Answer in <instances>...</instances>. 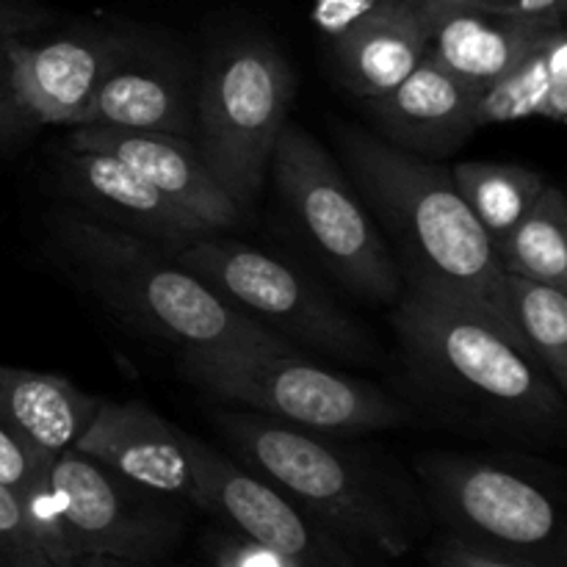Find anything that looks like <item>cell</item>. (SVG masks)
Wrapping results in <instances>:
<instances>
[{
    "instance_id": "cell-1",
    "label": "cell",
    "mask_w": 567,
    "mask_h": 567,
    "mask_svg": "<svg viewBox=\"0 0 567 567\" xmlns=\"http://www.w3.org/2000/svg\"><path fill=\"white\" fill-rule=\"evenodd\" d=\"M393 327L410 380L443 415L518 441L565 432V391L496 316L404 288Z\"/></svg>"
},
{
    "instance_id": "cell-2",
    "label": "cell",
    "mask_w": 567,
    "mask_h": 567,
    "mask_svg": "<svg viewBox=\"0 0 567 567\" xmlns=\"http://www.w3.org/2000/svg\"><path fill=\"white\" fill-rule=\"evenodd\" d=\"M336 136L377 230L391 241L404 288L485 310L509 330L496 247L449 169L354 125H338Z\"/></svg>"
},
{
    "instance_id": "cell-3",
    "label": "cell",
    "mask_w": 567,
    "mask_h": 567,
    "mask_svg": "<svg viewBox=\"0 0 567 567\" xmlns=\"http://www.w3.org/2000/svg\"><path fill=\"white\" fill-rule=\"evenodd\" d=\"M50 230L78 280L127 324L183 349L252 347L291 352V343L216 297L199 277L147 238L81 214H55Z\"/></svg>"
},
{
    "instance_id": "cell-4",
    "label": "cell",
    "mask_w": 567,
    "mask_h": 567,
    "mask_svg": "<svg viewBox=\"0 0 567 567\" xmlns=\"http://www.w3.org/2000/svg\"><path fill=\"white\" fill-rule=\"evenodd\" d=\"M221 435L275 485L288 502L385 557H404L415 543V524L360 463L308 430L255 413L219 410Z\"/></svg>"
},
{
    "instance_id": "cell-5",
    "label": "cell",
    "mask_w": 567,
    "mask_h": 567,
    "mask_svg": "<svg viewBox=\"0 0 567 567\" xmlns=\"http://www.w3.org/2000/svg\"><path fill=\"white\" fill-rule=\"evenodd\" d=\"M181 371L205 393L266 419L313 432L391 430L408 421L402 402L377 385L308 363L293 352L252 347L183 349Z\"/></svg>"
},
{
    "instance_id": "cell-6",
    "label": "cell",
    "mask_w": 567,
    "mask_h": 567,
    "mask_svg": "<svg viewBox=\"0 0 567 567\" xmlns=\"http://www.w3.org/2000/svg\"><path fill=\"white\" fill-rule=\"evenodd\" d=\"M291 70L266 39H236L210 55L194 94V144L221 192L247 208L293 100Z\"/></svg>"
},
{
    "instance_id": "cell-7",
    "label": "cell",
    "mask_w": 567,
    "mask_h": 567,
    "mask_svg": "<svg viewBox=\"0 0 567 567\" xmlns=\"http://www.w3.org/2000/svg\"><path fill=\"white\" fill-rule=\"evenodd\" d=\"M269 166L282 205L321 264L358 297L396 302L404 291L402 271L330 153L286 122Z\"/></svg>"
},
{
    "instance_id": "cell-8",
    "label": "cell",
    "mask_w": 567,
    "mask_h": 567,
    "mask_svg": "<svg viewBox=\"0 0 567 567\" xmlns=\"http://www.w3.org/2000/svg\"><path fill=\"white\" fill-rule=\"evenodd\" d=\"M172 258L199 277L216 297L282 341H297L313 352L358 363L377 358L369 332L316 282L275 255L210 233Z\"/></svg>"
},
{
    "instance_id": "cell-9",
    "label": "cell",
    "mask_w": 567,
    "mask_h": 567,
    "mask_svg": "<svg viewBox=\"0 0 567 567\" xmlns=\"http://www.w3.org/2000/svg\"><path fill=\"white\" fill-rule=\"evenodd\" d=\"M419 476L446 532L540 567H567L557 498L526 474L496 460L426 454Z\"/></svg>"
},
{
    "instance_id": "cell-10",
    "label": "cell",
    "mask_w": 567,
    "mask_h": 567,
    "mask_svg": "<svg viewBox=\"0 0 567 567\" xmlns=\"http://www.w3.org/2000/svg\"><path fill=\"white\" fill-rule=\"evenodd\" d=\"M50 482L75 559L153 563L177 537L175 518L153 502L155 493L75 449L50 457Z\"/></svg>"
},
{
    "instance_id": "cell-11",
    "label": "cell",
    "mask_w": 567,
    "mask_h": 567,
    "mask_svg": "<svg viewBox=\"0 0 567 567\" xmlns=\"http://www.w3.org/2000/svg\"><path fill=\"white\" fill-rule=\"evenodd\" d=\"M181 441L192 463V504L219 515L238 535L280 554L293 567H354L343 548L319 535L275 485L241 471L183 430Z\"/></svg>"
},
{
    "instance_id": "cell-12",
    "label": "cell",
    "mask_w": 567,
    "mask_h": 567,
    "mask_svg": "<svg viewBox=\"0 0 567 567\" xmlns=\"http://www.w3.org/2000/svg\"><path fill=\"white\" fill-rule=\"evenodd\" d=\"M133 37L122 33H70L33 44L22 37L3 39L14 86L37 125L72 127L105 78L122 64Z\"/></svg>"
},
{
    "instance_id": "cell-13",
    "label": "cell",
    "mask_w": 567,
    "mask_h": 567,
    "mask_svg": "<svg viewBox=\"0 0 567 567\" xmlns=\"http://www.w3.org/2000/svg\"><path fill=\"white\" fill-rule=\"evenodd\" d=\"M61 183L70 197L97 214L100 221L147 238L150 244L166 249L169 255L181 252L197 238L216 233L188 216L181 205L164 197L136 169L122 164L114 155L64 147L61 150Z\"/></svg>"
},
{
    "instance_id": "cell-14",
    "label": "cell",
    "mask_w": 567,
    "mask_h": 567,
    "mask_svg": "<svg viewBox=\"0 0 567 567\" xmlns=\"http://www.w3.org/2000/svg\"><path fill=\"white\" fill-rule=\"evenodd\" d=\"M66 147L114 155L122 164L136 169L164 197L181 205L188 216L216 233L233 227L241 216V208L221 192L205 166L199 147L188 136L78 125L72 127Z\"/></svg>"
},
{
    "instance_id": "cell-15",
    "label": "cell",
    "mask_w": 567,
    "mask_h": 567,
    "mask_svg": "<svg viewBox=\"0 0 567 567\" xmlns=\"http://www.w3.org/2000/svg\"><path fill=\"white\" fill-rule=\"evenodd\" d=\"M72 449L155 496H181L192 502V463L183 449L181 430L142 402H100L97 413Z\"/></svg>"
},
{
    "instance_id": "cell-16",
    "label": "cell",
    "mask_w": 567,
    "mask_h": 567,
    "mask_svg": "<svg viewBox=\"0 0 567 567\" xmlns=\"http://www.w3.org/2000/svg\"><path fill=\"white\" fill-rule=\"evenodd\" d=\"M474 100L476 86L460 81L426 53L396 86L365 100V111L388 144L421 158H437L480 131Z\"/></svg>"
},
{
    "instance_id": "cell-17",
    "label": "cell",
    "mask_w": 567,
    "mask_h": 567,
    "mask_svg": "<svg viewBox=\"0 0 567 567\" xmlns=\"http://www.w3.org/2000/svg\"><path fill=\"white\" fill-rule=\"evenodd\" d=\"M194 94L186 70L175 59L144 48L142 39H136L72 127L94 125L194 138Z\"/></svg>"
},
{
    "instance_id": "cell-18",
    "label": "cell",
    "mask_w": 567,
    "mask_h": 567,
    "mask_svg": "<svg viewBox=\"0 0 567 567\" xmlns=\"http://www.w3.org/2000/svg\"><path fill=\"white\" fill-rule=\"evenodd\" d=\"M557 25L565 22L518 20L435 0L426 53L460 81L482 89L518 64Z\"/></svg>"
},
{
    "instance_id": "cell-19",
    "label": "cell",
    "mask_w": 567,
    "mask_h": 567,
    "mask_svg": "<svg viewBox=\"0 0 567 567\" xmlns=\"http://www.w3.org/2000/svg\"><path fill=\"white\" fill-rule=\"evenodd\" d=\"M435 0H399L336 42L343 86L369 100L408 78L430 50Z\"/></svg>"
},
{
    "instance_id": "cell-20",
    "label": "cell",
    "mask_w": 567,
    "mask_h": 567,
    "mask_svg": "<svg viewBox=\"0 0 567 567\" xmlns=\"http://www.w3.org/2000/svg\"><path fill=\"white\" fill-rule=\"evenodd\" d=\"M100 399L48 371L0 365V424L25 449L59 454L75 446Z\"/></svg>"
},
{
    "instance_id": "cell-21",
    "label": "cell",
    "mask_w": 567,
    "mask_h": 567,
    "mask_svg": "<svg viewBox=\"0 0 567 567\" xmlns=\"http://www.w3.org/2000/svg\"><path fill=\"white\" fill-rule=\"evenodd\" d=\"M546 116L565 122L567 116V33L551 28L524 59L504 75L476 89V127Z\"/></svg>"
},
{
    "instance_id": "cell-22",
    "label": "cell",
    "mask_w": 567,
    "mask_h": 567,
    "mask_svg": "<svg viewBox=\"0 0 567 567\" xmlns=\"http://www.w3.org/2000/svg\"><path fill=\"white\" fill-rule=\"evenodd\" d=\"M498 282L509 330L559 391H567V291L509 271H502Z\"/></svg>"
},
{
    "instance_id": "cell-23",
    "label": "cell",
    "mask_w": 567,
    "mask_h": 567,
    "mask_svg": "<svg viewBox=\"0 0 567 567\" xmlns=\"http://www.w3.org/2000/svg\"><path fill=\"white\" fill-rule=\"evenodd\" d=\"M449 175L493 247H498L513 233V227L524 219L526 210L546 188V177L540 172L520 164L465 161L449 169Z\"/></svg>"
},
{
    "instance_id": "cell-24",
    "label": "cell",
    "mask_w": 567,
    "mask_h": 567,
    "mask_svg": "<svg viewBox=\"0 0 567 567\" xmlns=\"http://www.w3.org/2000/svg\"><path fill=\"white\" fill-rule=\"evenodd\" d=\"M498 266L509 275L567 291V203L557 186L540 192L524 219L496 247Z\"/></svg>"
},
{
    "instance_id": "cell-25",
    "label": "cell",
    "mask_w": 567,
    "mask_h": 567,
    "mask_svg": "<svg viewBox=\"0 0 567 567\" xmlns=\"http://www.w3.org/2000/svg\"><path fill=\"white\" fill-rule=\"evenodd\" d=\"M50 457L53 454H42L37 460L33 474L17 491V498H20L28 532H31L33 543L44 554V559L53 567H66L75 563V554H72L64 515H61L59 498H55L53 482H50Z\"/></svg>"
},
{
    "instance_id": "cell-26",
    "label": "cell",
    "mask_w": 567,
    "mask_h": 567,
    "mask_svg": "<svg viewBox=\"0 0 567 567\" xmlns=\"http://www.w3.org/2000/svg\"><path fill=\"white\" fill-rule=\"evenodd\" d=\"M0 567H53L28 532L20 498L0 482Z\"/></svg>"
},
{
    "instance_id": "cell-27",
    "label": "cell",
    "mask_w": 567,
    "mask_h": 567,
    "mask_svg": "<svg viewBox=\"0 0 567 567\" xmlns=\"http://www.w3.org/2000/svg\"><path fill=\"white\" fill-rule=\"evenodd\" d=\"M426 559H430L432 567H540L529 563V559L515 557V554L465 540V537L454 535V532H443L430 546Z\"/></svg>"
},
{
    "instance_id": "cell-28",
    "label": "cell",
    "mask_w": 567,
    "mask_h": 567,
    "mask_svg": "<svg viewBox=\"0 0 567 567\" xmlns=\"http://www.w3.org/2000/svg\"><path fill=\"white\" fill-rule=\"evenodd\" d=\"M399 0H313V22L330 39L343 37Z\"/></svg>"
},
{
    "instance_id": "cell-29",
    "label": "cell",
    "mask_w": 567,
    "mask_h": 567,
    "mask_svg": "<svg viewBox=\"0 0 567 567\" xmlns=\"http://www.w3.org/2000/svg\"><path fill=\"white\" fill-rule=\"evenodd\" d=\"M33 127L39 125L28 114L25 103L20 100V92L14 86V72H11V61L6 55L3 42H0V150L17 144Z\"/></svg>"
},
{
    "instance_id": "cell-30",
    "label": "cell",
    "mask_w": 567,
    "mask_h": 567,
    "mask_svg": "<svg viewBox=\"0 0 567 567\" xmlns=\"http://www.w3.org/2000/svg\"><path fill=\"white\" fill-rule=\"evenodd\" d=\"M446 3L468 6V9L487 11V14L543 22H565L567 9V0H446Z\"/></svg>"
},
{
    "instance_id": "cell-31",
    "label": "cell",
    "mask_w": 567,
    "mask_h": 567,
    "mask_svg": "<svg viewBox=\"0 0 567 567\" xmlns=\"http://www.w3.org/2000/svg\"><path fill=\"white\" fill-rule=\"evenodd\" d=\"M214 567H293L286 557L247 540V537H225L214 548Z\"/></svg>"
},
{
    "instance_id": "cell-32",
    "label": "cell",
    "mask_w": 567,
    "mask_h": 567,
    "mask_svg": "<svg viewBox=\"0 0 567 567\" xmlns=\"http://www.w3.org/2000/svg\"><path fill=\"white\" fill-rule=\"evenodd\" d=\"M42 457L39 452L22 446L3 424H0V482L9 485L11 491H20L28 482V476L33 474V465Z\"/></svg>"
},
{
    "instance_id": "cell-33",
    "label": "cell",
    "mask_w": 567,
    "mask_h": 567,
    "mask_svg": "<svg viewBox=\"0 0 567 567\" xmlns=\"http://www.w3.org/2000/svg\"><path fill=\"white\" fill-rule=\"evenodd\" d=\"M53 20L50 11L31 0H0V42L9 37H25V33L39 31Z\"/></svg>"
},
{
    "instance_id": "cell-34",
    "label": "cell",
    "mask_w": 567,
    "mask_h": 567,
    "mask_svg": "<svg viewBox=\"0 0 567 567\" xmlns=\"http://www.w3.org/2000/svg\"><path fill=\"white\" fill-rule=\"evenodd\" d=\"M66 567H92V565H81V559H75V563L66 565Z\"/></svg>"
}]
</instances>
